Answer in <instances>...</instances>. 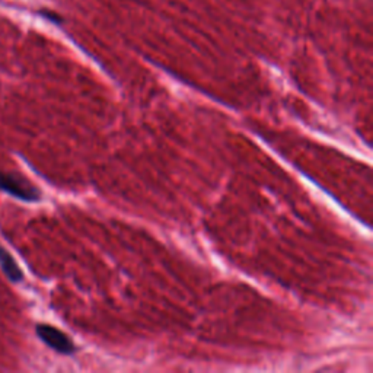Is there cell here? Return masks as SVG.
I'll return each instance as SVG.
<instances>
[{
	"label": "cell",
	"mask_w": 373,
	"mask_h": 373,
	"mask_svg": "<svg viewBox=\"0 0 373 373\" xmlns=\"http://www.w3.org/2000/svg\"><path fill=\"white\" fill-rule=\"evenodd\" d=\"M0 190L24 201H38L41 196L36 185L15 173H0Z\"/></svg>",
	"instance_id": "1"
},
{
	"label": "cell",
	"mask_w": 373,
	"mask_h": 373,
	"mask_svg": "<svg viewBox=\"0 0 373 373\" xmlns=\"http://www.w3.org/2000/svg\"><path fill=\"white\" fill-rule=\"evenodd\" d=\"M36 331L37 335L41 338V342H44L48 347H52L57 353L73 354L76 351L73 342L59 328L48 324H38Z\"/></svg>",
	"instance_id": "2"
},
{
	"label": "cell",
	"mask_w": 373,
	"mask_h": 373,
	"mask_svg": "<svg viewBox=\"0 0 373 373\" xmlns=\"http://www.w3.org/2000/svg\"><path fill=\"white\" fill-rule=\"evenodd\" d=\"M0 265H2L3 273L10 281L18 283L24 279V273L21 271L20 265L16 264V261L10 256V252L6 251L2 245H0Z\"/></svg>",
	"instance_id": "3"
},
{
	"label": "cell",
	"mask_w": 373,
	"mask_h": 373,
	"mask_svg": "<svg viewBox=\"0 0 373 373\" xmlns=\"http://www.w3.org/2000/svg\"><path fill=\"white\" fill-rule=\"evenodd\" d=\"M40 13L44 16V18H47L48 21H52L54 24H61L63 22L61 16L57 15V13H54V12H52V10H41Z\"/></svg>",
	"instance_id": "4"
}]
</instances>
